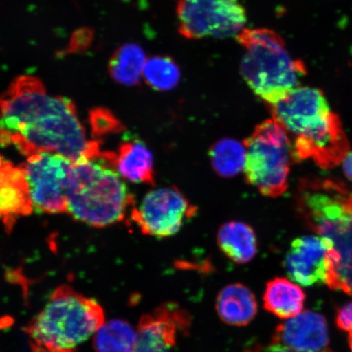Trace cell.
Here are the masks:
<instances>
[{"mask_svg": "<svg viewBox=\"0 0 352 352\" xmlns=\"http://www.w3.org/2000/svg\"><path fill=\"white\" fill-rule=\"evenodd\" d=\"M336 324L342 331L352 332V302L338 310Z\"/></svg>", "mask_w": 352, "mask_h": 352, "instance_id": "24", "label": "cell"}, {"mask_svg": "<svg viewBox=\"0 0 352 352\" xmlns=\"http://www.w3.org/2000/svg\"><path fill=\"white\" fill-rule=\"evenodd\" d=\"M217 241L222 252L236 263H249L257 254L256 234L243 222L224 223L218 232Z\"/></svg>", "mask_w": 352, "mask_h": 352, "instance_id": "19", "label": "cell"}, {"mask_svg": "<svg viewBox=\"0 0 352 352\" xmlns=\"http://www.w3.org/2000/svg\"><path fill=\"white\" fill-rule=\"evenodd\" d=\"M236 39L245 50L241 63L242 78L267 104L283 100L305 76V65L293 58L283 38L274 30L245 28Z\"/></svg>", "mask_w": 352, "mask_h": 352, "instance_id": "5", "label": "cell"}, {"mask_svg": "<svg viewBox=\"0 0 352 352\" xmlns=\"http://www.w3.org/2000/svg\"><path fill=\"white\" fill-rule=\"evenodd\" d=\"M244 352H300L292 349H289L287 346H284L280 344H275L272 343L271 345H254L248 347ZM321 352H333L330 350H323Z\"/></svg>", "mask_w": 352, "mask_h": 352, "instance_id": "25", "label": "cell"}, {"mask_svg": "<svg viewBox=\"0 0 352 352\" xmlns=\"http://www.w3.org/2000/svg\"><path fill=\"white\" fill-rule=\"evenodd\" d=\"M272 343L300 352H320L329 344L324 316L306 311L276 327Z\"/></svg>", "mask_w": 352, "mask_h": 352, "instance_id": "14", "label": "cell"}, {"mask_svg": "<svg viewBox=\"0 0 352 352\" xmlns=\"http://www.w3.org/2000/svg\"><path fill=\"white\" fill-rule=\"evenodd\" d=\"M197 208L176 188H162L147 193L131 218L144 234L167 237L176 234L192 219Z\"/></svg>", "mask_w": 352, "mask_h": 352, "instance_id": "9", "label": "cell"}, {"mask_svg": "<svg viewBox=\"0 0 352 352\" xmlns=\"http://www.w3.org/2000/svg\"><path fill=\"white\" fill-rule=\"evenodd\" d=\"M143 78L153 89L166 91L178 85L182 73L177 64L170 57L157 56L147 59Z\"/></svg>", "mask_w": 352, "mask_h": 352, "instance_id": "23", "label": "cell"}, {"mask_svg": "<svg viewBox=\"0 0 352 352\" xmlns=\"http://www.w3.org/2000/svg\"><path fill=\"white\" fill-rule=\"evenodd\" d=\"M210 158L215 173L223 177H232L245 168V144L233 139L220 140L210 148Z\"/></svg>", "mask_w": 352, "mask_h": 352, "instance_id": "22", "label": "cell"}, {"mask_svg": "<svg viewBox=\"0 0 352 352\" xmlns=\"http://www.w3.org/2000/svg\"><path fill=\"white\" fill-rule=\"evenodd\" d=\"M0 145L22 155L60 154L74 162L100 155L99 144L87 138L72 100L52 95L33 76H21L0 96Z\"/></svg>", "mask_w": 352, "mask_h": 352, "instance_id": "1", "label": "cell"}, {"mask_svg": "<svg viewBox=\"0 0 352 352\" xmlns=\"http://www.w3.org/2000/svg\"><path fill=\"white\" fill-rule=\"evenodd\" d=\"M246 182L262 195L276 197L288 187L293 148L287 131L274 118L255 127L245 140Z\"/></svg>", "mask_w": 352, "mask_h": 352, "instance_id": "6", "label": "cell"}, {"mask_svg": "<svg viewBox=\"0 0 352 352\" xmlns=\"http://www.w3.org/2000/svg\"><path fill=\"white\" fill-rule=\"evenodd\" d=\"M138 340V333L125 320L105 322L95 333L94 345L96 352H132Z\"/></svg>", "mask_w": 352, "mask_h": 352, "instance_id": "21", "label": "cell"}, {"mask_svg": "<svg viewBox=\"0 0 352 352\" xmlns=\"http://www.w3.org/2000/svg\"><path fill=\"white\" fill-rule=\"evenodd\" d=\"M349 197L332 182L305 183L299 193L298 205L312 230L328 242L330 267L327 285L352 296V208Z\"/></svg>", "mask_w": 352, "mask_h": 352, "instance_id": "2", "label": "cell"}, {"mask_svg": "<svg viewBox=\"0 0 352 352\" xmlns=\"http://www.w3.org/2000/svg\"><path fill=\"white\" fill-rule=\"evenodd\" d=\"M329 244L323 237L302 236L292 242L285 267L293 280L305 287L327 283L330 267Z\"/></svg>", "mask_w": 352, "mask_h": 352, "instance_id": "13", "label": "cell"}, {"mask_svg": "<svg viewBox=\"0 0 352 352\" xmlns=\"http://www.w3.org/2000/svg\"><path fill=\"white\" fill-rule=\"evenodd\" d=\"M188 314L173 303L157 307L140 319L138 340L132 352H171L178 333L189 327Z\"/></svg>", "mask_w": 352, "mask_h": 352, "instance_id": "12", "label": "cell"}, {"mask_svg": "<svg viewBox=\"0 0 352 352\" xmlns=\"http://www.w3.org/2000/svg\"><path fill=\"white\" fill-rule=\"evenodd\" d=\"M176 12L179 32L188 39L237 36L248 21L240 0H179Z\"/></svg>", "mask_w": 352, "mask_h": 352, "instance_id": "7", "label": "cell"}, {"mask_svg": "<svg viewBox=\"0 0 352 352\" xmlns=\"http://www.w3.org/2000/svg\"><path fill=\"white\" fill-rule=\"evenodd\" d=\"M74 164L60 154L42 152L28 157L21 166L28 180L35 212H67V192Z\"/></svg>", "mask_w": 352, "mask_h": 352, "instance_id": "8", "label": "cell"}, {"mask_svg": "<svg viewBox=\"0 0 352 352\" xmlns=\"http://www.w3.org/2000/svg\"><path fill=\"white\" fill-rule=\"evenodd\" d=\"M113 166L98 157L74 162L67 192V212L95 228L120 222L134 197Z\"/></svg>", "mask_w": 352, "mask_h": 352, "instance_id": "4", "label": "cell"}, {"mask_svg": "<svg viewBox=\"0 0 352 352\" xmlns=\"http://www.w3.org/2000/svg\"><path fill=\"white\" fill-rule=\"evenodd\" d=\"M3 161H4V158L3 157L0 156V169H1Z\"/></svg>", "mask_w": 352, "mask_h": 352, "instance_id": "28", "label": "cell"}, {"mask_svg": "<svg viewBox=\"0 0 352 352\" xmlns=\"http://www.w3.org/2000/svg\"><path fill=\"white\" fill-rule=\"evenodd\" d=\"M104 323V312L98 302L61 285L26 332L39 352H76Z\"/></svg>", "mask_w": 352, "mask_h": 352, "instance_id": "3", "label": "cell"}, {"mask_svg": "<svg viewBox=\"0 0 352 352\" xmlns=\"http://www.w3.org/2000/svg\"><path fill=\"white\" fill-rule=\"evenodd\" d=\"M33 211L24 170L4 160L0 169V219L12 228L17 219Z\"/></svg>", "mask_w": 352, "mask_h": 352, "instance_id": "15", "label": "cell"}, {"mask_svg": "<svg viewBox=\"0 0 352 352\" xmlns=\"http://www.w3.org/2000/svg\"><path fill=\"white\" fill-rule=\"evenodd\" d=\"M146 55L138 44L129 43L118 47L109 63V72L113 80L120 85L134 86L143 77Z\"/></svg>", "mask_w": 352, "mask_h": 352, "instance_id": "20", "label": "cell"}, {"mask_svg": "<svg viewBox=\"0 0 352 352\" xmlns=\"http://www.w3.org/2000/svg\"><path fill=\"white\" fill-rule=\"evenodd\" d=\"M305 294L298 285L283 277L267 284L264 292V307L280 319L294 318L302 310Z\"/></svg>", "mask_w": 352, "mask_h": 352, "instance_id": "18", "label": "cell"}, {"mask_svg": "<svg viewBox=\"0 0 352 352\" xmlns=\"http://www.w3.org/2000/svg\"><path fill=\"white\" fill-rule=\"evenodd\" d=\"M217 310L223 322L234 327H245L256 316L258 305L249 288L236 283L227 285L219 292Z\"/></svg>", "mask_w": 352, "mask_h": 352, "instance_id": "17", "label": "cell"}, {"mask_svg": "<svg viewBox=\"0 0 352 352\" xmlns=\"http://www.w3.org/2000/svg\"><path fill=\"white\" fill-rule=\"evenodd\" d=\"M343 168L347 177L352 180V153L346 155L344 161H343Z\"/></svg>", "mask_w": 352, "mask_h": 352, "instance_id": "26", "label": "cell"}, {"mask_svg": "<svg viewBox=\"0 0 352 352\" xmlns=\"http://www.w3.org/2000/svg\"><path fill=\"white\" fill-rule=\"evenodd\" d=\"M293 151L298 160L312 158L323 169L340 164L349 151V140L340 118L331 112L322 124L297 136Z\"/></svg>", "mask_w": 352, "mask_h": 352, "instance_id": "11", "label": "cell"}, {"mask_svg": "<svg viewBox=\"0 0 352 352\" xmlns=\"http://www.w3.org/2000/svg\"><path fill=\"white\" fill-rule=\"evenodd\" d=\"M349 342L350 349H351V352H352V332L349 333Z\"/></svg>", "mask_w": 352, "mask_h": 352, "instance_id": "27", "label": "cell"}, {"mask_svg": "<svg viewBox=\"0 0 352 352\" xmlns=\"http://www.w3.org/2000/svg\"><path fill=\"white\" fill-rule=\"evenodd\" d=\"M268 105L272 118L296 138L322 124L331 113L323 92L311 87L298 86L278 102Z\"/></svg>", "mask_w": 352, "mask_h": 352, "instance_id": "10", "label": "cell"}, {"mask_svg": "<svg viewBox=\"0 0 352 352\" xmlns=\"http://www.w3.org/2000/svg\"><path fill=\"white\" fill-rule=\"evenodd\" d=\"M105 160L116 167L123 179L135 184L154 186L153 156L142 140H126L116 153H107Z\"/></svg>", "mask_w": 352, "mask_h": 352, "instance_id": "16", "label": "cell"}]
</instances>
